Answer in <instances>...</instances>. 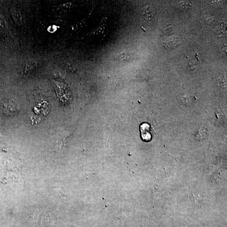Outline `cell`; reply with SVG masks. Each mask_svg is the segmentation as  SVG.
<instances>
[{"mask_svg":"<svg viewBox=\"0 0 227 227\" xmlns=\"http://www.w3.org/2000/svg\"><path fill=\"white\" fill-rule=\"evenodd\" d=\"M19 108L18 104L15 102L7 100L3 104L2 111L5 114L11 116L18 112Z\"/></svg>","mask_w":227,"mask_h":227,"instance_id":"obj_1","label":"cell"},{"mask_svg":"<svg viewBox=\"0 0 227 227\" xmlns=\"http://www.w3.org/2000/svg\"><path fill=\"white\" fill-rule=\"evenodd\" d=\"M141 137L142 139L146 142L150 141L152 135L150 130V126L148 124L144 123L140 126Z\"/></svg>","mask_w":227,"mask_h":227,"instance_id":"obj_2","label":"cell"},{"mask_svg":"<svg viewBox=\"0 0 227 227\" xmlns=\"http://www.w3.org/2000/svg\"><path fill=\"white\" fill-rule=\"evenodd\" d=\"M178 40L175 37H171L168 38L165 42V45L167 47H175V45H177L178 43Z\"/></svg>","mask_w":227,"mask_h":227,"instance_id":"obj_3","label":"cell"},{"mask_svg":"<svg viewBox=\"0 0 227 227\" xmlns=\"http://www.w3.org/2000/svg\"><path fill=\"white\" fill-rule=\"evenodd\" d=\"M14 15L15 16V20L18 22H22V17H21V14L18 11H15L14 12Z\"/></svg>","mask_w":227,"mask_h":227,"instance_id":"obj_4","label":"cell"},{"mask_svg":"<svg viewBox=\"0 0 227 227\" xmlns=\"http://www.w3.org/2000/svg\"><path fill=\"white\" fill-rule=\"evenodd\" d=\"M179 4L183 9H188L191 7V4L185 1H180L179 2Z\"/></svg>","mask_w":227,"mask_h":227,"instance_id":"obj_5","label":"cell"},{"mask_svg":"<svg viewBox=\"0 0 227 227\" xmlns=\"http://www.w3.org/2000/svg\"><path fill=\"white\" fill-rule=\"evenodd\" d=\"M204 20H205L206 22H211V21H212L213 19L212 18V17H206V18H205Z\"/></svg>","mask_w":227,"mask_h":227,"instance_id":"obj_6","label":"cell"}]
</instances>
